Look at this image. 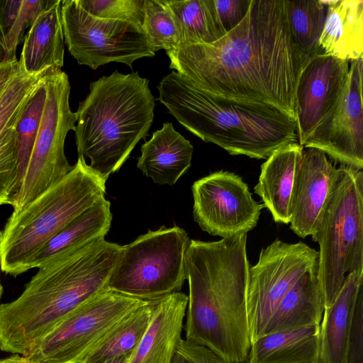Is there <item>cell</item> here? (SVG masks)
Listing matches in <instances>:
<instances>
[{"label": "cell", "instance_id": "32", "mask_svg": "<svg viewBox=\"0 0 363 363\" xmlns=\"http://www.w3.org/2000/svg\"><path fill=\"white\" fill-rule=\"evenodd\" d=\"M45 75L28 74L20 66L0 95V133L17 118Z\"/></svg>", "mask_w": 363, "mask_h": 363}, {"label": "cell", "instance_id": "27", "mask_svg": "<svg viewBox=\"0 0 363 363\" xmlns=\"http://www.w3.org/2000/svg\"><path fill=\"white\" fill-rule=\"evenodd\" d=\"M164 1L179 22L182 31L179 45L213 43L226 34L214 0Z\"/></svg>", "mask_w": 363, "mask_h": 363}, {"label": "cell", "instance_id": "35", "mask_svg": "<svg viewBox=\"0 0 363 363\" xmlns=\"http://www.w3.org/2000/svg\"><path fill=\"white\" fill-rule=\"evenodd\" d=\"M171 363H228L208 347L191 340L180 339Z\"/></svg>", "mask_w": 363, "mask_h": 363}, {"label": "cell", "instance_id": "38", "mask_svg": "<svg viewBox=\"0 0 363 363\" xmlns=\"http://www.w3.org/2000/svg\"><path fill=\"white\" fill-rule=\"evenodd\" d=\"M20 69L18 60L8 64H0V95Z\"/></svg>", "mask_w": 363, "mask_h": 363}, {"label": "cell", "instance_id": "10", "mask_svg": "<svg viewBox=\"0 0 363 363\" xmlns=\"http://www.w3.org/2000/svg\"><path fill=\"white\" fill-rule=\"evenodd\" d=\"M145 301L108 289L102 291L68 314L24 357L28 363H79Z\"/></svg>", "mask_w": 363, "mask_h": 363}, {"label": "cell", "instance_id": "29", "mask_svg": "<svg viewBox=\"0 0 363 363\" xmlns=\"http://www.w3.org/2000/svg\"><path fill=\"white\" fill-rule=\"evenodd\" d=\"M46 99L44 77L21 109L16 122L17 148V174L11 196L10 204L14 206L26 174L38 135Z\"/></svg>", "mask_w": 363, "mask_h": 363}, {"label": "cell", "instance_id": "40", "mask_svg": "<svg viewBox=\"0 0 363 363\" xmlns=\"http://www.w3.org/2000/svg\"><path fill=\"white\" fill-rule=\"evenodd\" d=\"M130 354L105 360L101 363H127Z\"/></svg>", "mask_w": 363, "mask_h": 363}, {"label": "cell", "instance_id": "20", "mask_svg": "<svg viewBox=\"0 0 363 363\" xmlns=\"http://www.w3.org/2000/svg\"><path fill=\"white\" fill-rule=\"evenodd\" d=\"M324 308L318 259L281 300L267 323L262 336L319 325Z\"/></svg>", "mask_w": 363, "mask_h": 363}, {"label": "cell", "instance_id": "9", "mask_svg": "<svg viewBox=\"0 0 363 363\" xmlns=\"http://www.w3.org/2000/svg\"><path fill=\"white\" fill-rule=\"evenodd\" d=\"M46 99L33 152L23 184L13 206L17 212L62 180L72 170L65 153L69 130H74L76 115L69 106L70 84L62 69L44 76Z\"/></svg>", "mask_w": 363, "mask_h": 363}, {"label": "cell", "instance_id": "23", "mask_svg": "<svg viewBox=\"0 0 363 363\" xmlns=\"http://www.w3.org/2000/svg\"><path fill=\"white\" fill-rule=\"evenodd\" d=\"M328 5L320 38L322 53L353 61L363 57V1H323Z\"/></svg>", "mask_w": 363, "mask_h": 363}, {"label": "cell", "instance_id": "11", "mask_svg": "<svg viewBox=\"0 0 363 363\" xmlns=\"http://www.w3.org/2000/svg\"><path fill=\"white\" fill-rule=\"evenodd\" d=\"M61 17L65 43L79 65L96 69L116 62L132 67L135 60L155 55L141 27L91 16L76 0L62 1Z\"/></svg>", "mask_w": 363, "mask_h": 363}, {"label": "cell", "instance_id": "28", "mask_svg": "<svg viewBox=\"0 0 363 363\" xmlns=\"http://www.w3.org/2000/svg\"><path fill=\"white\" fill-rule=\"evenodd\" d=\"M53 0H0V64L17 62L25 30Z\"/></svg>", "mask_w": 363, "mask_h": 363}, {"label": "cell", "instance_id": "26", "mask_svg": "<svg viewBox=\"0 0 363 363\" xmlns=\"http://www.w3.org/2000/svg\"><path fill=\"white\" fill-rule=\"evenodd\" d=\"M157 299L145 300L118 321L79 363H101L130 354L145 334Z\"/></svg>", "mask_w": 363, "mask_h": 363}, {"label": "cell", "instance_id": "18", "mask_svg": "<svg viewBox=\"0 0 363 363\" xmlns=\"http://www.w3.org/2000/svg\"><path fill=\"white\" fill-rule=\"evenodd\" d=\"M61 3V0H53L38 16L25 36L18 62L28 74L45 75L63 67L65 38Z\"/></svg>", "mask_w": 363, "mask_h": 363}, {"label": "cell", "instance_id": "4", "mask_svg": "<svg viewBox=\"0 0 363 363\" xmlns=\"http://www.w3.org/2000/svg\"><path fill=\"white\" fill-rule=\"evenodd\" d=\"M157 89V100L181 125L230 155L267 159L276 150L298 143L296 121L274 107L212 96L174 70Z\"/></svg>", "mask_w": 363, "mask_h": 363}, {"label": "cell", "instance_id": "5", "mask_svg": "<svg viewBox=\"0 0 363 363\" xmlns=\"http://www.w3.org/2000/svg\"><path fill=\"white\" fill-rule=\"evenodd\" d=\"M155 107L149 80L138 72L115 70L91 82L75 112L78 156L88 157L90 167L106 181L147 135Z\"/></svg>", "mask_w": 363, "mask_h": 363}, {"label": "cell", "instance_id": "6", "mask_svg": "<svg viewBox=\"0 0 363 363\" xmlns=\"http://www.w3.org/2000/svg\"><path fill=\"white\" fill-rule=\"evenodd\" d=\"M106 182L78 156L62 180L7 219L0 231L1 270L17 276L30 269L33 259L50 240L105 196Z\"/></svg>", "mask_w": 363, "mask_h": 363}, {"label": "cell", "instance_id": "31", "mask_svg": "<svg viewBox=\"0 0 363 363\" xmlns=\"http://www.w3.org/2000/svg\"><path fill=\"white\" fill-rule=\"evenodd\" d=\"M142 28L155 53L175 49L182 43L179 22L164 0H145Z\"/></svg>", "mask_w": 363, "mask_h": 363}, {"label": "cell", "instance_id": "7", "mask_svg": "<svg viewBox=\"0 0 363 363\" xmlns=\"http://www.w3.org/2000/svg\"><path fill=\"white\" fill-rule=\"evenodd\" d=\"M318 243L319 278L324 308L346 277L363 272V172L341 165L311 235Z\"/></svg>", "mask_w": 363, "mask_h": 363}, {"label": "cell", "instance_id": "21", "mask_svg": "<svg viewBox=\"0 0 363 363\" xmlns=\"http://www.w3.org/2000/svg\"><path fill=\"white\" fill-rule=\"evenodd\" d=\"M363 291V272H353L333 303L324 308L320 323L318 363H345L347 340L356 303Z\"/></svg>", "mask_w": 363, "mask_h": 363}, {"label": "cell", "instance_id": "17", "mask_svg": "<svg viewBox=\"0 0 363 363\" xmlns=\"http://www.w3.org/2000/svg\"><path fill=\"white\" fill-rule=\"evenodd\" d=\"M188 296L180 291L157 299L150 324L127 363H171L182 338Z\"/></svg>", "mask_w": 363, "mask_h": 363}, {"label": "cell", "instance_id": "8", "mask_svg": "<svg viewBox=\"0 0 363 363\" xmlns=\"http://www.w3.org/2000/svg\"><path fill=\"white\" fill-rule=\"evenodd\" d=\"M189 240L183 228L162 225L123 245L108 289L141 300L179 291L186 280L185 254Z\"/></svg>", "mask_w": 363, "mask_h": 363}, {"label": "cell", "instance_id": "19", "mask_svg": "<svg viewBox=\"0 0 363 363\" xmlns=\"http://www.w3.org/2000/svg\"><path fill=\"white\" fill-rule=\"evenodd\" d=\"M137 167L160 185L172 186L191 167L194 147L169 122L142 145Z\"/></svg>", "mask_w": 363, "mask_h": 363}, {"label": "cell", "instance_id": "25", "mask_svg": "<svg viewBox=\"0 0 363 363\" xmlns=\"http://www.w3.org/2000/svg\"><path fill=\"white\" fill-rule=\"evenodd\" d=\"M112 221L111 203L105 196L84 211L58 232L36 255L31 269L99 238H105Z\"/></svg>", "mask_w": 363, "mask_h": 363}, {"label": "cell", "instance_id": "2", "mask_svg": "<svg viewBox=\"0 0 363 363\" xmlns=\"http://www.w3.org/2000/svg\"><path fill=\"white\" fill-rule=\"evenodd\" d=\"M246 243L247 234L212 242L190 240L185 254V339L208 347L228 363L247 362L251 347Z\"/></svg>", "mask_w": 363, "mask_h": 363}, {"label": "cell", "instance_id": "36", "mask_svg": "<svg viewBox=\"0 0 363 363\" xmlns=\"http://www.w3.org/2000/svg\"><path fill=\"white\" fill-rule=\"evenodd\" d=\"M345 363H363V291L358 296L353 314Z\"/></svg>", "mask_w": 363, "mask_h": 363}, {"label": "cell", "instance_id": "14", "mask_svg": "<svg viewBox=\"0 0 363 363\" xmlns=\"http://www.w3.org/2000/svg\"><path fill=\"white\" fill-rule=\"evenodd\" d=\"M362 64L363 57L352 61L338 100L302 145L359 170L363 168Z\"/></svg>", "mask_w": 363, "mask_h": 363}, {"label": "cell", "instance_id": "37", "mask_svg": "<svg viewBox=\"0 0 363 363\" xmlns=\"http://www.w3.org/2000/svg\"><path fill=\"white\" fill-rule=\"evenodd\" d=\"M214 2L220 21L227 33L243 20L251 0H214Z\"/></svg>", "mask_w": 363, "mask_h": 363}, {"label": "cell", "instance_id": "33", "mask_svg": "<svg viewBox=\"0 0 363 363\" xmlns=\"http://www.w3.org/2000/svg\"><path fill=\"white\" fill-rule=\"evenodd\" d=\"M77 4L91 16L118 20L142 28L145 0H76Z\"/></svg>", "mask_w": 363, "mask_h": 363}, {"label": "cell", "instance_id": "12", "mask_svg": "<svg viewBox=\"0 0 363 363\" xmlns=\"http://www.w3.org/2000/svg\"><path fill=\"white\" fill-rule=\"evenodd\" d=\"M318 257V251L303 242L277 239L262 249L257 263L249 268L246 288L251 344L262 336L281 300Z\"/></svg>", "mask_w": 363, "mask_h": 363}, {"label": "cell", "instance_id": "41", "mask_svg": "<svg viewBox=\"0 0 363 363\" xmlns=\"http://www.w3.org/2000/svg\"><path fill=\"white\" fill-rule=\"evenodd\" d=\"M2 293H3V287H2V285L1 284V280H0V299H1V297L2 295Z\"/></svg>", "mask_w": 363, "mask_h": 363}, {"label": "cell", "instance_id": "1", "mask_svg": "<svg viewBox=\"0 0 363 363\" xmlns=\"http://www.w3.org/2000/svg\"><path fill=\"white\" fill-rule=\"evenodd\" d=\"M169 68L212 96L268 105L296 121V89L308 60L291 35L284 0H251L218 40L166 51Z\"/></svg>", "mask_w": 363, "mask_h": 363}, {"label": "cell", "instance_id": "13", "mask_svg": "<svg viewBox=\"0 0 363 363\" xmlns=\"http://www.w3.org/2000/svg\"><path fill=\"white\" fill-rule=\"evenodd\" d=\"M194 220L202 230L229 238L252 230L263 204L252 196L248 186L235 173L218 171L194 182Z\"/></svg>", "mask_w": 363, "mask_h": 363}, {"label": "cell", "instance_id": "3", "mask_svg": "<svg viewBox=\"0 0 363 363\" xmlns=\"http://www.w3.org/2000/svg\"><path fill=\"white\" fill-rule=\"evenodd\" d=\"M122 247L99 238L39 267L16 299L0 305V350L26 357L72 311L108 289Z\"/></svg>", "mask_w": 363, "mask_h": 363}, {"label": "cell", "instance_id": "16", "mask_svg": "<svg viewBox=\"0 0 363 363\" xmlns=\"http://www.w3.org/2000/svg\"><path fill=\"white\" fill-rule=\"evenodd\" d=\"M326 155L303 149L296 164L290 199V228L298 237L311 235L336 177Z\"/></svg>", "mask_w": 363, "mask_h": 363}, {"label": "cell", "instance_id": "24", "mask_svg": "<svg viewBox=\"0 0 363 363\" xmlns=\"http://www.w3.org/2000/svg\"><path fill=\"white\" fill-rule=\"evenodd\" d=\"M320 324L263 335L251 344L247 363H318Z\"/></svg>", "mask_w": 363, "mask_h": 363}, {"label": "cell", "instance_id": "22", "mask_svg": "<svg viewBox=\"0 0 363 363\" xmlns=\"http://www.w3.org/2000/svg\"><path fill=\"white\" fill-rule=\"evenodd\" d=\"M303 149L298 143L289 144L274 151L261 166L254 190L277 223L290 222L294 177Z\"/></svg>", "mask_w": 363, "mask_h": 363}, {"label": "cell", "instance_id": "30", "mask_svg": "<svg viewBox=\"0 0 363 363\" xmlns=\"http://www.w3.org/2000/svg\"><path fill=\"white\" fill-rule=\"evenodd\" d=\"M289 27L296 44L308 57L322 53L319 45L328 5L323 0H284Z\"/></svg>", "mask_w": 363, "mask_h": 363}, {"label": "cell", "instance_id": "39", "mask_svg": "<svg viewBox=\"0 0 363 363\" xmlns=\"http://www.w3.org/2000/svg\"><path fill=\"white\" fill-rule=\"evenodd\" d=\"M0 363H28L26 357L13 354L8 358L0 359Z\"/></svg>", "mask_w": 363, "mask_h": 363}, {"label": "cell", "instance_id": "15", "mask_svg": "<svg viewBox=\"0 0 363 363\" xmlns=\"http://www.w3.org/2000/svg\"><path fill=\"white\" fill-rule=\"evenodd\" d=\"M349 69L348 61L323 53L306 61L296 89L298 142L301 146L336 104Z\"/></svg>", "mask_w": 363, "mask_h": 363}, {"label": "cell", "instance_id": "34", "mask_svg": "<svg viewBox=\"0 0 363 363\" xmlns=\"http://www.w3.org/2000/svg\"><path fill=\"white\" fill-rule=\"evenodd\" d=\"M17 118L0 133V205L10 204V196L16 178L18 157L16 122Z\"/></svg>", "mask_w": 363, "mask_h": 363}]
</instances>
